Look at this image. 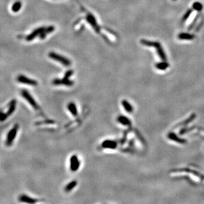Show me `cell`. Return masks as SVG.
Instances as JSON below:
<instances>
[{"mask_svg": "<svg viewBox=\"0 0 204 204\" xmlns=\"http://www.w3.org/2000/svg\"><path fill=\"white\" fill-rule=\"evenodd\" d=\"M18 129L19 125L18 124H15L7 133L5 141V144L7 146H11L12 145V143H13L17 136Z\"/></svg>", "mask_w": 204, "mask_h": 204, "instance_id": "cell-1", "label": "cell"}, {"mask_svg": "<svg viewBox=\"0 0 204 204\" xmlns=\"http://www.w3.org/2000/svg\"><path fill=\"white\" fill-rule=\"evenodd\" d=\"M48 57L53 60L60 62L62 65L65 66H69L71 65V61L68 59L55 52H51L48 53Z\"/></svg>", "mask_w": 204, "mask_h": 204, "instance_id": "cell-2", "label": "cell"}, {"mask_svg": "<svg viewBox=\"0 0 204 204\" xmlns=\"http://www.w3.org/2000/svg\"><path fill=\"white\" fill-rule=\"evenodd\" d=\"M21 95L23 98H24V99L34 108V109H35V111L40 110V107L39 106L37 102L35 101L34 98L31 96V95L29 93V92L28 91L25 90V89L22 90L21 91Z\"/></svg>", "mask_w": 204, "mask_h": 204, "instance_id": "cell-3", "label": "cell"}, {"mask_svg": "<svg viewBox=\"0 0 204 204\" xmlns=\"http://www.w3.org/2000/svg\"><path fill=\"white\" fill-rule=\"evenodd\" d=\"M17 80L18 82L20 83V84H28V85L30 86H37V82L35 80L31 79L27 77L24 75H19L17 77Z\"/></svg>", "mask_w": 204, "mask_h": 204, "instance_id": "cell-4", "label": "cell"}, {"mask_svg": "<svg viewBox=\"0 0 204 204\" xmlns=\"http://www.w3.org/2000/svg\"><path fill=\"white\" fill-rule=\"evenodd\" d=\"M80 161L76 155H72L70 159V169L72 172H76L79 169Z\"/></svg>", "mask_w": 204, "mask_h": 204, "instance_id": "cell-5", "label": "cell"}, {"mask_svg": "<svg viewBox=\"0 0 204 204\" xmlns=\"http://www.w3.org/2000/svg\"><path fill=\"white\" fill-rule=\"evenodd\" d=\"M53 84L55 86H58V85H61V84H63V85L67 86H72V85L74 84V81L70 80L69 79H58V78H56V79H53L52 81Z\"/></svg>", "mask_w": 204, "mask_h": 204, "instance_id": "cell-6", "label": "cell"}, {"mask_svg": "<svg viewBox=\"0 0 204 204\" xmlns=\"http://www.w3.org/2000/svg\"><path fill=\"white\" fill-rule=\"evenodd\" d=\"M45 28L44 27H42L37 28V29H35V30H34L30 34H29V35L27 36L26 37V40L29 42L34 40L36 37L38 36L45 30Z\"/></svg>", "mask_w": 204, "mask_h": 204, "instance_id": "cell-7", "label": "cell"}, {"mask_svg": "<svg viewBox=\"0 0 204 204\" xmlns=\"http://www.w3.org/2000/svg\"><path fill=\"white\" fill-rule=\"evenodd\" d=\"M16 106H17L16 100L12 99V101L10 102V104H9V108H8V109H7V112H4L6 118L7 119V117L12 115V114L14 112L15 109H16Z\"/></svg>", "mask_w": 204, "mask_h": 204, "instance_id": "cell-8", "label": "cell"}, {"mask_svg": "<svg viewBox=\"0 0 204 204\" xmlns=\"http://www.w3.org/2000/svg\"><path fill=\"white\" fill-rule=\"evenodd\" d=\"M19 201L20 202L28 204H35L37 202V199L32 198L26 194H21L19 197Z\"/></svg>", "mask_w": 204, "mask_h": 204, "instance_id": "cell-9", "label": "cell"}, {"mask_svg": "<svg viewBox=\"0 0 204 204\" xmlns=\"http://www.w3.org/2000/svg\"><path fill=\"white\" fill-rule=\"evenodd\" d=\"M87 20L90 24L92 26V27L96 30L97 32L99 31V28L98 27V24H97L96 19L94 17V15L91 14V13H89L87 15Z\"/></svg>", "mask_w": 204, "mask_h": 204, "instance_id": "cell-10", "label": "cell"}, {"mask_svg": "<svg viewBox=\"0 0 204 204\" xmlns=\"http://www.w3.org/2000/svg\"><path fill=\"white\" fill-rule=\"evenodd\" d=\"M102 147L103 149H114L117 146V144L116 142L112 140H105L102 142Z\"/></svg>", "mask_w": 204, "mask_h": 204, "instance_id": "cell-11", "label": "cell"}, {"mask_svg": "<svg viewBox=\"0 0 204 204\" xmlns=\"http://www.w3.org/2000/svg\"><path fill=\"white\" fill-rule=\"evenodd\" d=\"M67 109L73 116H78V110L76 104L74 102H70L67 106Z\"/></svg>", "mask_w": 204, "mask_h": 204, "instance_id": "cell-12", "label": "cell"}, {"mask_svg": "<svg viewBox=\"0 0 204 204\" xmlns=\"http://www.w3.org/2000/svg\"><path fill=\"white\" fill-rule=\"evenodd\" d=\"M140 43L142 45H145V46L149 47H154L156 48L158 46L161 45V43L158 42H152V41H149L145 39H142L140 40Z\"/></svg>", "mask_w": 204, "mask_h": 204, "instance_id": "cell-13", "label": "cell"}, {"mask_svg": "<svg viewBox=\"0 0 204 204\" xmlns=\"http://www.w3.org/2000/svg\"><path fill=\"white\" fill-rule=\"evenodd\" d=\"M178 38L180 40H192L195 38V36L193 34H189V33L182 32L179 34L178 36Z\"/></svg>", "mask_w": 204, "mask_h": 204, "instance_id": "cell-14", "label": "cell"}, {"mask_svg": "<svg viewBox=\"0 0 204 204\" xmlns=\"http://www.w3.org/2000/svg\"><path fill=\"white\" fill-rule=\"evenodd\" d=\"M156 52L158 53V55L159 56V57L161 58V59L162 61H166L167 60V56L165 52H164V50L162 47L161 44L159 45V46H158L156 48Z\"/></svg>", "mask_w": 204, "mask_h": 204, "instance_id": "cell-15", "label": "cell"}, {"mask_svg": "<svg viewBox=\"0 0 204 204\" xmlns=\"http://www.w3.org/2000/svg\"><path fill=\"white\" fill-rule=\"evenodd\" d=\"M169 63L166 62V61H163L162 62H158L155 64V67L156 69L161 70H164L167 69L168 67H169Z\"/></svg>", "mask_w": 204, "mask_h": 204, "instance_id": "cell-16", "label": "cell"}, {"mask_svg": "<svg viewBox=\"0 0 204 204\" xmlns=\"http://www.w3.org/2000/svg\"><path fill=\"white\" fill-rule=\"evenodd\" d=\"M77 181L76 180H73L71 182H70L69 183L67 184L66 186L64 188L65 191L66 192H69L72 191V189H73L74 188L76 187L77 185Z\"/></svg>", "mask_w": 204, "mask_h": 204, "instance_id": "cell-17", "label": "cell"}, {"mask_svg": "<svg viewBox=\"0 0 204 204\" xmlns=\"http://www.w3.org/2000/svg\"><path fill=\"white\" fill-rule=\"evenodd\" d=\"M22 7V3L20 1H17L12 5V10L14 12H17L20 10Z\"/></svg>", "mask_w": 204, "mask_h": 204, "instance_id": "cell-18", "label": "cell"}, {"mask_svg": "<svg viewBox=\"0 0 204 204\" xmlns=\"http://www.w3.org/2000/svg\"><path fill=\"white\" fill-rule=\"evenodd\" d=\"M192 8L197 12H201L203 9V5L200 2H195L192 5Z\"/></svg>", "mask_w": 204, "mask_h": 204, "instance_id": "cell-19", "label": "cell"}, {"mask_svg": "<svg viewBox=\"0 0 204 204\" xmlns=\"http://www.w3.org/2000/svg\"><path fill=\"white\" fill-rule=\"evenodd\" d=\"M192 9H188V10L186 11V13L184 14L183 15V18L181 19V22H186V20L188 19V18H189V17H190V15H191V14L192 13Z\"/></svg>", "mask_w": 204, "mask_h": 204, "instance_id": "cell-20", "label": "cell"}, {"mask_svg": "<svg viewBox=\"0 0 204 204\" xmlns=\"http://www.w3.org/2000/svg\"><path fill=\"white\" fill-rule=\"evenodd\" d=\"M117 121L120 122V123L122 124L123 125H128L129 124V121L128 119L126 118V117H125L124 116H120L118 117V119H117Z\"/></svg>", "mask_w": 204, "mask_h": 204, "instance_id": "cell-21", "label": "cell"}, {"mask_svg": "<svg viewBox=\"0 0 204 204\" xmlns=\"http://www.w3.org/2000/svg\"><path fill=\"white\" fill-rule=\"evenodd\" d=\"M122 105H123L124 107L125 108V109H126V111H128V112H131L132 111L131 106H130L128 102L125 101V100H124V101L122 102Z\"/></svg>", "mask_w": 204, "mask_h": 204, "instance_id": "cell-22", "label": "cell"}, {"mask_svg": "<svg viewBox=\"0 0 204 204\" xmlns=\"http://www.w3.org/2000/svg\"><path fill=\"white\" fill-rule=\"evenodd\" d=\"M198 17H199V15H197V16H196L195 17V18H194V20L192 21V23H191V24L189 25V27H188V30H189V31L190 30H192L194 27V26H195L196 23V22H197V20H198Z\"/></svg>", "mask_w": 204, "mask_h": 204, "instance_id": "cell-23", "label": "cell"}, {"mask_svg": "<svg viewBox=\"0 0 204 204\" xmlns=\"http://www.w3.org/2000/svg\"><path fill=\"white\" fill-rule=\"evenodd\" d=\"M73 74V71L72 70H69L66 72L64 75V78L65 79H69V77Z\"/></svg>", "mask_w": 204, "mask_h": 204, "instance_id": "cell-24", "label": "cell"}, {"mask_svg": "<svg viewBox=\"0 0 204 204\" xmlns=\"http://www.w3.org/2000/svg\"><path fill=\"white\" fill-rule=\"evenodd\" d=\"M54 30H55V28H54V27L53 26H49V27H48L45 28V32L47 33V34H49V33L52 32Z\"/></svg>", "mask_w": 204, "mask_h": 204, "instance_id": "cell-25", "label": "cell"}, {"mask_svg": "<svg viewBox=\"0 0 204 204\" xmlns=\"http://www.w3.org/2000/svg\"><path fill=\"white\" fill-rule=\"evenodd\" d=\"M45 122H37V123H36V125H39V124H53L54 123V121L52 120H48V121H45Z\"/></svg>", "mask_w": 204, "mask_h": 204, "instance_id": "cell-26", "label": "cell"}, {"mask_svg": "<svg viewBox=\"0 0 204 204\" xmlns=\"http://www.w3.org/2000/svg\"><path fill=\"white\" fill-rule=\"evenodd\" d=\"M173 1H176V0H173Z\"/></svg>", "mask_w": 204, "mask_h": 204, "instance_id": "cell-27", "label": "cell"}]
</instances>
